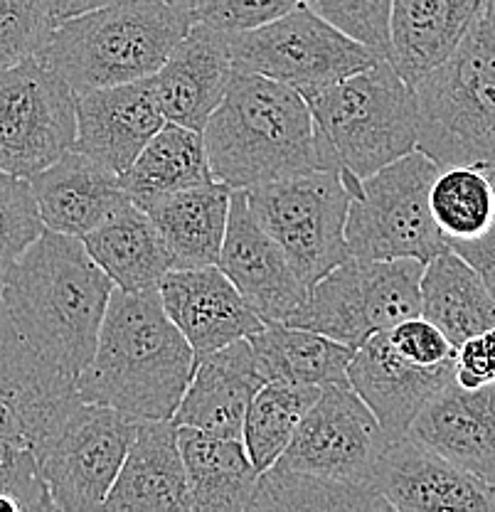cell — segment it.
Wrapping results in <instances>:
<instances>
[{"label":"cell","instance_id":"484cf974","mask_svg":"<svg viewBox=\"0 0 495 512\" xmlns=\"http://www.w3.org/2000/svg\"><path fill=\"white\" fill-rule=\"evenodd\" d=\"M89 256L114 281L119 291H158L163 276L173 269V256L165 247L146 210L126 200L82 237Z\"/></svg>","mask_w":495,"mask_h":512},{"label":"cell","instance_id":"30bf717a","mask_svg":"<svg viewBox=\"0 0 495 512\" xmlns=\"http://www.w3.org/2000/svg\"><path fill=\"white\" fill-rule=\"evenodd\" d=\"M237 72L294 87L308 96L382 60L372 47L328 23L311 5L291 10L252 30L227 32Z\"/></svg>","mask_w":495,"mask_h":512},{"label":"cell","instance_id":"ba28073f","mask_svg":"<svg viewBox=\"0 0 495 512\" xmlns=\"http://www.w3.org/2000/svg\"><path fill=\"white\" fill-rule=\"evenodd\" d=\"M436 175L439 165L422 151H412L360 180L345 222L350 256L419 259L427 264L446 252L449 242L429 202Z\"/></svg>","mask_w":495,"mask_h":512},{"label":"cell","instance_id":"44dd1931","mask_svg":"<svg viewBox=\"0 0 495 512\" xmlns=\"http://www.w3.org/2000/svg\"><path fill=\"white\" fill-rule=\"evenodd\" d=\"M409 436L495 485V382L468 389L451 380L414 416Z\"/></svg>","mask_w":495,"mask_h":512},{"label":"cell","instance_id":"e0dca14e","mask_svg":"<svg viewBox=\"0 0 495 512\" xmlns=\"http://www.w3.org/2000/svg\"><path fill=\"white\" fill-rule=\"evenodd\" d=\"M456 360L444 365H419L392 345L387 330L370 335L355 348L348 382L377 416L385 434L402 439L424 404L454 380Z\"/></svg>","mask_w":495,"mask_h":512},{"label":"cell","instance_id":"9c48e42d","mask_svg":"<svg viewBox=\"0 0 495 512\" xmlns=\"http://www.w3.org/2000/svg\"><path fill=\"white\" fill-rule=\"evenodd\" d=\"M254 220L284 249L306 286L350 259L345 222L350 195L335 170H311L244 190Z\"/></svg>","mask_w":495,"mask_h":512},{"label":"cell","instance_id":"8d00e7d4","mask_svg":"<svg viewBox=\"0 0 495 512\" xmlns=\"http://www.w3.org/2000/svg\"><path fill=\"white\" fill-rule=\"evenodd\" d=\"M0 510L52 512L55 500L47 490L33 451L0 444Z\"/></svg>","mask_w":495,"mask_h":512},{"label":"cell","instance_id":"3957f363","mask_svg":"<svg viewBox=\"0 0 495 512\" xmlns=\"http://www.w3.org/2000/svg\"><path fill=\"white\" fill-rule=\"evenodd\" d=\"M202 141L212 178L232 190L323 168L306 99L264 74L234 72L225 99L202 128Z\"/></svg>","mask_w":495,"mask_h":512},{"label":"cell","instance_id":"b9f144b4","mask_svg":"<svg viewBox=\"0 0 495 512\" xmlns=\"http://www.w3.org/2000/svg\"><path fill=\"white\" fill-rule=\"evenodd\" d=\"M119 0H50V10L55 15L57 23L62 20L74 18V15H82L89 13V10H97V8H106V5H114Z\"/></svg>","mask_w":495,"mask_h":512},{"label":"cell","instance_id":"ffe728a7","mask_svg":"<svg viewBox=\"0 0 495 512\" xmlns=\"http://www.w3.org/2000/svg\"><path fill=\"white\" fill-rule=\"evenodd\" d=\"M234 72L227 32L193 20L188 35L153 74L165 119L202 133L225 99Z\"/></svg>","mask_w":495,"mask_h":512},{"label":"cell","instance_id":"d6986e66","mask_svg":"<svg viewBox=\"0 0 495 512\" xmlns=\"http://www.w3.org/2000/svg\"><path fill=\"white\" fill-rule=\"evenodd\" d=\"M153 77L77 92L74 151L124 173L165 124Z\"/></svg>","mask_w":495,"mask_h":512},{"label":"cell","instance_id":"7402d4cb","mask_svg":"<svg viewBox=\"0 0 495 512\" xmlns=\"http://www.w3.org/2000/svg\"><path fill=\"white\" fill-rule=\"evenodd\" d=\"M106 512H188V478L173 419L138 421L121 471L104 500Z\"/></svg>","mask_w":495,"mask_h":512},{"label":"cell","instance_id":"f35d334b","mask_svg":"<svg viewBox=\"0 0 495 512\" xmlns=\"http://www.w3.org/2000/svg\"><path fill=\"white\" fill-rule=\"evenodd\" d=\"M301 5H308V0H202L193 10V20L215 30L239 32L271 23Z\"/></svg>","mask_w":495,"mask_h":512},{"label":"cell","instance_id":"1f68e13d","mask_svg":"<svg viewBox=\"0 0 495 512\" xmlns=\"http://www.w3.org/2000/svg\"><path fill=\"white\" fill-rule=\"evenodd\" d=\"M249 510H360V512H382L390 510L387 500L380 493L360 485L340 483L313 476V473L296 471L276 461L274 466L259 473L257 490Z\"/></svg>","mask_w":495,"mask_h":512},{"label":"cell","instance_id":"277c9868","mask_svg":"<svg viewBox=\"0 0 495 512\" xmlns=\"http://www.w3.org/2000/svg\"><path fill=\"white\" fill-rule=\"evenodd\" d=\"M303 99L323 168L340 173L350 195L360 180L417 151V96L385 57Z\"/></svg>","mask_w":495,"mask_h":512},{"label":"cell","instance_id":"4dcf8cb0","mask_svg":"<svg viewBox=\"0 0 495 512\" xmlns=\"http://www.w3.org/2000/svg\"><path fill=\"white\" fill-rule=\"evenodd\" d=\"M119 180L129 200L143 210L170 192L210 183L215 178L202 133L165 121L129 168L119 175Z\"/></svg>","mask_w":495,"mask_h":512},{"label":"cell","instance_id":"8fae6325","mask_svg":"<svg viewBox=\"0 0 495 512\" xmlns=\"http://www.w3.org/2000/svg\"><path fill=\"white\" fill-rule=\"evenodd\" d=\"M77 92L40 57L0 69V168L33 178L74 146Z\"/></svg>","mask_w":495,"mask_h":512},{"label":"cell","instance_id":"ab89813d","mask_svg":"<svg viewBox=\"0 0 495 512\" xmlns=\"http://www.w3.org/2000/svg\"><path fill=\"white\" fill-rule=\"evenodd\" d=\"M454 380L468 389L495 382V328L473 335L456 348Z\"/></svg>","mask_w":495,"mask_h":512},{"label":"cell","instance_id":"74e56055","mask_svg":"<svg viewBox=\"0 0 495 512\" xmlns=\"http://www.w3.org/2000/svg\"><path fill=\"white\" fill-rule=\"evenodd\" d=\"M318 15L372 47L380 57H390V5L392 0H308Z\"/></svg>","mask_w":495,"mask_h":512},{"label":"cell","instance_id":"7c38bea8","mask_svg":"<svg viewBox=\"0 0 495 512\" xmlns=\"http://www.w3.org/2000/svg\"><path fill=\"white\" fill-rule=\"evenodd\" d=\"M138 421L79 399L60 429L37 453V466L57 510L92 512L104 508L121 471Z\"/></svg>","mask_w":495,"mask_h":512},{"label":"cell","instance_id":"f1b7e54d","mask_svg":"<svg viewBox=\"0 0 495 512\" xmlns=\"http://www.w3.org/2000/svg\"><path fill=\"white\" fill-rule=\"evenodd\" d=\"M254 365L264 382H294L311 387L348 382V365L355 348L316 330L296 328L284 320H269L249 335Z\"/></svg>","mask_w":495,"mask_h":512},{"label":"cell","instance_id":"ac0fdd59","mask_svg":"<svg viewBox=\"0 0 495 512\" xmlns=\"http://www.w3.org/2000/svg\"><path fill=\"white\" fill-rule=\"evenodd\" d=\"M158 296L198 360L264 328V320L217 264L170 269L158 286Z\"/></svg>","mask_w":495,"mask_h":512},{"label":"cell","instance_id":"8992f818","mask_svg":"<svg viewBox=\"0 0 495 512\" xmlns=\"http://www.w3.org/2000/svg\"><path fill=\"white\" fill-rule=\"evenodd\" d=\"M417 151L439 170L495 165V37L476 25L459 50L414 84Z\"/></svg>","mask_w":495,"mask_h":512},{"label":"cell","instance_id":"9a60e30c","mask_svg":"<svg viewBox=\"0 0 495 512\" xmlns=\"http://www.w3.org/2000/svg\"><path fill=\"white\" fill-rule=\"evenodd\" d=\"M372 488L397 512H495V485L409 434L392 439L382 451Z\"/></svg>","mask_w":495,"mask_h":512},{"label":"cell","instance_id":"cb8c5ba5","mask_svg":"<svg viewBox=\"0 0 495 512\" xmlns=\"http://www.w3.org/2000/svg\"><path fill=\"white\" fill-rule=\"evenodd\" d=\"M262 384L249 338L234 340L195 362L193 380L175 409L173 421L178 426H193L207 434L242 441L244 416Z\"/></svg>","mask_w":495,"mask_h":512},{"label":"cell","instance_id":"f546056e","mask_svg":"<svg viewBox=\"0 0 495 512\" xmlns=\"http://www.w3.org/2000/svg\"><path fill=\"white\" fill-rule=\"evenodd\" d=\"M419 316L459 348L473 335L495 328V298L481 276L449 247L424 264Z\"/></svg>","mask_w":495,"mask_h":512},{"label":"cell","instance_id":"7bdbcfd3","mask_svg":"<svg viewBox=\"0 0 495 512\" xmlns=\"http://www.w3.org/2000/svg\"><path fill=\"white\" fill-rule=\"evenodd\" d=\"M481 23H483V28H486L495 37V0H486V10H483Z\"/></svg>","mask_w":495,"mask_h":512},{"label":"cell","instance_id":"d6a6232c","mask_svg":"<svg viewBox=\"0 0 495 512\" xmlns=\"http://www.w3.org/2000/svg\"><path fill=\"white\" fill-rule=\"evenodd\" d=\"M318 394L321 387L294 382H264L257 389L242 426V444L257 473L279 461Z\"/></svg>","mask_w":495,"mask_h":512},{"label":"cell","instance_id":"60d3db41","mask_svg":"<svg viewBox=\"0 0 495 512\" xmlns=\"http://www.w3.org/2000/svg\"><path fill=\"white\" fill-rule=\"evenodd\" d=\"M449 247L481 276V281L495 298V222L481 237L456 239V242H449Z\"/></svg>","mask_w":495,"mask_h":512},{"label":"cell","instance_id":"ee69618b","mask_svg":"<svg viewBox=\"0 0 495 512\" xmlns=\"http://www.w3.org/2000/svg\"><path fill=\"white\" fill-rule=\"evenodd\" d=\"M165 3L175 5V8H183V10H195L198 8L200 0H165Z\"/></svg>","mask_w":495,"mask_h":512},{"label":"cell","instance_id":"5b68a950","mask_svg":"<svg viewBox=\"0 0 495 512\" xmlns=\"http://www.w3.org/2000/svg\"><path fill=\"white\" fill-rule=\"evenodd\" d=\"M193 10L165 0H119L57 23L40 52L74 92L153 77L188 35Z\"/></svg>","mask_w":495,"mask_h":512},{"label":"cell","instance_id":"5bb4252c","mask_svg":"<svg viewBox=\"0 0 495 512\" xmlns=\"http://www.w3.org/2000/svg\"><path fill=\"white\" fill-rule=\"evenodd\" d=\"M79 399L72 377L37 355L0 303V444L37 458Z\"/></svg>","mask_w":495,"mask_h":512},{"label":"cell","instance_id":"4fadbf2b","mask_svg":"<svg viewBox=\"0 0 495 512\" xmlns=\"http://www.w3.org/2000/svg\"><path fill=\"white\" fill-rule=\"evenodd\" d=\"M387 444L390 436L350 382L328 384L279 461L296 471L375 490L372 480Z\"/></svg>","mask_w":495,"mask_h":512},{"label":"cell","instance_id":"bcb514c9","mask_svg":"<svg viewBox=\"0 0 495 512\" xmlns=\"http://www.w3.org/2000/svg\"><path fill=\"white\" fill-rule=\"evenodd\" d=\"M200 3H202V0H200ZM200 3H198V5H200Z\"/></svg>","mask_w":495,"mask_h":512},{"label":"cell","instance_id":"e575fe53","mask_svg":"<svg viewBox=\"0 0 495 512\" xmlns=\"http://www.w3.org/2000/svg\"><path fill=\"white\" fill-rule=\"evenodd\" d=\"M45 232L28 178L0 168V284L10 266Z\"/></svg>","mask_w":495,"mask_h":512},{"label":"cell","instance_id":"2e32d148","mask_svg":"<svg viewBox=\"0 0 495 512\" xmlns=\"http://www.w3.org/2000/svg\"><path fill=\"white\" fill-rule=\"evenodd\" d=\"M217 266L264 323L289 318L308 293V286L291 269L284 249L254 220L244 190H232Z\"/></svg>","mask_w":495,"mask_h":512},{"label":"cell","instance_id":"f6af8a7d","mask_svg":"<svg viewBox=\"0 0 495 512\" xmlns=\"http://www.w3.org/2000/svg\"><path fill=\"white\" fill-rule=\"evenodd\" d=\"M491 170H493V178H495V165H493V168H491Z\"/></svg>","mask_w":495,"mask_h":512},{"label":"cell","instance_id":"6da1fadb","mask_svg":"<svg viewBox=\"0 0 495 512\" xmlns=\"http://www.w3.org/2000/svg\"><path fill=\"white\" fill-rule=\"evenodd\" d=\"M114 288L82 239L45 229L5 274L0 303L37 355L74 380L92 360Z\"/></svg>","mask_w":495,"mask_h":512},{"label":"cell","instance_id":"d590c367","mask_svg":"<svg viewBox=\"0 0 495 512\" xmlns=\"http://www.w3.org/2000/svg\"><path fill=\"white\" fill-rule=\"evenodd\" d=\"M55 28L50 0H0V69L40 55Z\"/></svg>","mask_w":495,"mask_h":512},{"label":"cell","instance_id":"836d02e7","mask_svg":"<svg viewBox=\"0 0 495 512\" xmlns=\"http://www.w3.org/2000/svg\"><path fill=\"white\" fill-rule=\"evenodd\" d=\"M429 202L446 242L481 237L495 222L493 170L486 165H451L439 170Z\"/></svg>","mask_w":495,"mask_h":512},{"label":"cell","instance_id":"52a82bcc","mask_svg":"<svg viewBox=\"0 0 495 512\" xmlns=\"http://www.w3.org/2000/svg\"><path fill=\"white\" fill-rule=\"evenodd\" d=\"M422 274L419 259L350 256L308 286L301 306L284 323L360 348L370 335L419 316Z\"/></svg>","mask_w":495,"mask_h":512},{"label":"cell","instance_id":"603a6c76","mask_svg":"<svg viewBox=\"0 0 495 512\" xmlns=\"http://www.w3.org/2000/svg\"><path fill=\"white\" fill-rule=\"evenodd\" d=\"M28 180L45 229L79 239L129 200L119 173L74 148Z\"/></svg>","mask_w":495,"mask_h":512},{"label":"cell","instance_id":"83f0119b","mask_svg":"<svg viewBox=\"0 0 495 512\" xmlns=\"http://www.w3.org/2000/svg\"><path fill=\"white\" fill-rule=\"evenodd\" d=\"M188 498L193 512L249 510L259 473L239 439L207 434L193 426H178Z\"/></svg>","mask_w":495,"mask_h":512},{"label":"cell","instance_id":"d4e9b609","mask_svg":"<svg viewBox=\"0 0 495 512\" xmlns=\"http://www.w3.org/2000/svg\"><path fill=\"white\" fill-rule=\"evenodd\" d=\"M486 0H392L390 60L414 84L449 60L481 23Z\"/></svg>","mask_w":495,"mask_h":512},{"label":"cell","instance_id":"7a4b0ae2","mask_svg":"<svg viewBox=\"0 0 495 512\" xmlns=\"http://www.w3.org/2000/svg\"><path fill=\"white\" fill-rule=\"evenodd\" d=\"M188 340L165 313L158 291L114 288L92 360L74 377L84 402L131 419H173L195 372Z\"/></svg>","mask_w":495,"mask_h":512},{"label":"cell","instance_id":"4316f807","mask_svg":"<svg viewBox=\"0 0 495 512\" xmlns=\"http://www.w3.org/2000/svg\"><path fill=\"white\" fill-rule=\"evenodd\" d=\"M230 200V185L210 180V183L170 192L143 207L173 256V269H198V266L217 264L222 242H225Z\"/></svg>","mask_w":495,"mask_h":512}]
</instances>
